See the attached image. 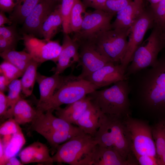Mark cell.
<instances>
[{"instance_id":"obj_1","label":"cell","mask_w":165,"mask_h":165,"mask_svg":"<svg viewBox=\"0 0 165 165\" xmlns=\"http://www.w3.org/2000/svg\"><path fill=\"white\" fill-rule=\"evenodd\" d=\"M152 66L129 77L130 95L137 111L149 119L165 116V49Z\"/></svg>"},{"instance_id":"obj_2","label":"cell","mask_w":165,"mask_h":165,"mask_svg":"<svg viewBox=\"0 0 165 165\" xmlns=\"http://www.w3.org/2000/svg\"><path fill=\"white\" fill-rule=\"evenodd\" d=\"M130 89L127 79L110 87L95 90L88 95L92 101L105 115L123 118L131 115Z\"/></svg>"},{"instance_id":"obj_3","label":"cell","mask_w":165,"mask_h":165,"mask_svg":"<svg viewBox=\"0 0 165 165\" xmlns=\"http://www.w3.org/2000/svg\"><path fill=\"white\" fill-rule=\"evenodd\" d=\"M37 110V115L31 122V129L46 139L51 147L52 155L62 143L84 133L78 126L55 116L52 110H48L45 113Z\"/></svg>"},{"instance_id":"obj_4","label":"cell","mask_w":165,"mask_h":165,"mask_svg":"<svg viewBox=\"0 0 165 165\" xmlns=\"http://www.w3.org/2000/svg\"><path fill=\"white\" fill-rule=\"evenodd\" d=\"M94 138L98 144L116 150L125 160L138 165L131 151L122 118L104 114Z\"/></svg>"},{"instance_id":"obj_5","label":"cell","mask_w":165,"mask_h":165,"mask_svg":"<svg viewBox=\"0 0 165 165\" xmlns=\"http://www.w3.org/2000/svg\"><path fill=\"white\" fill-rule=\"evenodd\" d=\"M99 88L89 81L78 76H65L64 80L53 95L46 101L37 104L36 109L44 112L54 111L63 104H70L80 100Z\"/></svg>"},{"instance_id":"obj_6","label":"cell","mask_w":165,"mask_h":165,"mask_svg":"<svg viewBox=\"0 0 165 165\" xmlns=\"http://www.w3.org/2000/svg\"><path fill=\"white\" fill-rule=\"evenodd\" d=\"M97 144L93 136L84 133L59 145L52 156L53 163L90 165L92 152Z\"/></svg>"},{"instance_id":"obj_7","label":"cell","mask_w":165,"mask_h":165,"mask_svg":"<svg viewBox=\"0 0 165 165\" xmlns=\"http://www.w3.org/2000/svg\"><path fill=\"white\" fill-rule=\"evenodd\" d=\"M152 28L149 37L134 52L126 70V79L131 74L155 64L159 53L165 49L162 29L155 24Z\"/></svg>"},{"instance_id":"obj_8","label":"cell","mask_w":165,"mask_h":165,"mask_svg":"<svg viewBox=\"0 0 165 165\" xmlns=\"http://www.w3.org/2000/svg\"><path fill=\"white\" fill-rule=\"evenodd\" d=\"M122 121L133 154L157 159L151 126L147 121L133 118L131 115L122 118Z\"/></svg>"},{"instance_id":"obj_9","label":"cell","mask_w":165,"mask_h":165,"mask_svg":"<svg viewBox=\"0 0 165 165\" xmlns=\"http://www.w3.org/2000/svg\"><path fill=\"white\" fill-rule=\"evenodd\" d=\"M130 28L111 29L100 34L92 43L110 61L121 64L127 46Z\"/></svg>"},{"instance_id":"obj_10","label":"cell","mask_w":165,"mask_h":165,"mask_svg":"<svg viewBox=\"0 0 165 165\" xmlns=\"http://www.w3.org/2000/svg\"><path fill=\"white\" fill-rule=\"evenodd\" d=\"M114 15L101 9L86 12L81 28L73 39L78 43L93 41L101 33L112 29L111 21Z\"/></svg>"},{"instance_id":"obj_11","label":"cell","mask_w":165,"mask_h":165,"mask_svg":"<svg viewBox=\"0 0 165 165\" xmlns=\"http://www.w3.org/2000/svg\"><path fill=\"white\" fill-rule=\"evenodd\" d=\"M155 24L152 10L144 9L130 28L126 50L121 64L126 68L133 55L141 45L147 31L152 28Z\"/></svg>"},{"instance_id":"obj_12","label":"cell","mask_w":165,"mask_h":165,"mask_svg":"<svg viewBox=\"0 0 165 165\" xmlns=\"http://www.w3.org/2000/svg\"><path fill=\"white\" fill-rule=\"evenodd\" d=\"M22 39L28 52L38 64L48 61L56 63L62 49L58 42L40 39L26 33L23 34Z\"/></svg>"},{"instance_id":"obj_13","label":"cell","mask_w":165,"mask_h":165,"mask_svg":"<svg viewBox=\"0 0 165 165\" xmlns=\"http://www.w3.org/2000/svg\"><path fill=\"white\" fill-rule=\"evenodd\" d=\"M79 45L78 65L82 68L78 76L85 79L93 72L110 62L102 55L94 45L89 42L78 43Z\"/></svg>"},{"instance_id":"obj_14","label":"cell","mask_w":165,"mask_h":165,"mask_svg":"<svg viewBox=\"0 0 165 165\" xmlns=\"http://www.w3.org/2000/svg\"><path fill=\"white\" fill-rule=\"evenodd\" d=\"M125 72L121 64L110 62L85 79L100 88L126 79Z\"/></svg>"},{"instance_id":"obj_15","label":"cell","mask_w":165,"mask_h":165,"mask_svg":"<svg viewBox=\"0 0 165 165\" xmlns=\"http://www.w3.org/2000/svg\"><path fill=\"white\" fill-rule=\"evenodd\" d=\"M57 5L54 0H41L23 23V28L26 33L41 35L43 23Z\"/></svg>"},{"instance_id":"obj_16","label":"cell","mask_w":165,"mask_h":165,"mask_svg":"<svg viewBox=\"0 0 165 165\" xmlns=\"http://www.w3.org/2000/svg\"><path fill=\"white\" fill-rule=\"evenodd\" d=\"M64 34L61 50L54 70L55 74L59 75L79 61V44L68 34Z\"/></svg>"},{"instance_id":"obj_17","label":"cell","mask_w":165,"mask_h":165,"mask_svg":"<svg viewBox=\"0 0 165 165\" xmlns=\"http://www.w3.org/2000/svg\"><path fill=\"white\" fill-rule=\"evenodd\" d=\"M90 165H136L124 159L116 150L97 144L91 154Z\"/></svg>"},{"instance_id":"obj_18","label":"cell","mask_w":165,"mask_h":165,"mask_svg":"<svg viewBox=\"0 0 165 165\" xmlns=\"http://www.w3.org/2000/svg\"><path fill=\"white\" fill-rule=\"evenodd\" d=\"M18 156L23 164L37 163L51 165L53 163L48 147L39 141L35 142L24 148Z\"/></svg>"},{"instance_id":"obj_19","label":"cell","mask_w":165,"mask_h":165,"mask_svg":"<svg viewBox=\"0 0 165 165\" xmlns=\"http://www.w3.org/2000/svg\"><path fill=\"white\" fill-rule=\"evenodd\" d=\"M104 115L91 101V103L77 120L75 125L84 133L94 137L101 125Z\"/></svg>"},{"instance_id":"obj_20","label":"cell","mask_w":165,"mask_h":165,"mask_svg":"<svg viewBox=\"0 0 165 165\" xmlns=\"http://www.w3.org/2000/svg\"><path fill=\"white\" fill-rule=\"evenodd\" d=\"M145 9L143 0H133L124 8L116 13L112 29L130 28Z\"/></svg>"},{"instance_id":"obj_21","label":"cell","mask_w":165,"mask_h":165,"mask_svg":"<svg viewBox=\"0 0 165 165\" xmlns=\"http://www.w3.org/2000/svg\"><path fill=\"white\" fill-rule=\"evenodd\" d=\"M91 103L88 95L82 99L68 105L64 108H56L55 114L57 117L72 124H76L82 115Z\"/></svg>"},{"instance_id":"obj_22","label":"cell","mask_w":165,"mask_h":165,"mask_svg":"<svg viewBox=\"0 0 165 165\" xmlns=\"http://www.w3.org/2000/svg\"><path fill=\"white\" fill-rule=\"evenodd\" d=\"M64 77L55 73L50 76H46L37 73L36 81L39 85L40 94L37 104L48 101L60 87Z\"/></svg>"},{"instance_id":"obj_23","label":"cell","mask_w":165,"mask_h":165,"mask_svg":"<svg viewBox=\"0 0 165 165\" xmlns=\"http://www.w3.org/2000/svg\"><path fill=\"white\" fill-rule=\"evenodd\" d=\"M62 24L60 6L58 5L43 23L41 35L44 39L51 40L57 33L60 26H62Z\"/></svg>"},{"instance_id":"obj_24","label":"cell","mask_w":165,"mask_h":165,"mask_svg":"<svg viewBox=\"0 0 165 165\" xmlns=\"http://www.w3.org/2000/svg\"><path fill=\"white\" fill-rule=\"evenodd\" d=\"M37 114V109H34L25 100L21 98L14 107L13 117L19 125L32 122Z\"/></svg>"},{"instance_id":"obj_25","label":"cell","mask_w":165,"mask_h":165,"mask_svg":"<svg viewBox=\"0 0 165 165\" xmlns=\"http://www.w3.org/2000/svg\"><path fill=\"white\" fill-rule=\"evenodd\" d=\"M41 0H19L9 16L14 24L24 23L25 19Z\"/></svg>"},{"instance_id":"obj_26","label":"cell","mask_w":165,"mask_h":165,"mask_svg":"<svg viewBox=\"0 0 165 165\" xmlns=\"http://www.w3.org/2000/svg\"><path fill=\"white\" fill-rule=\"evenodd\" d=\"M0 56L4 60L10 63L23 73L33 60L28 52L15 50L6 51L0 53Z\"/></svg>"},{"instance_id":"obj_27","label":"cell","mask_w":165,"mask_h":165,"mask_svg":"<svg viewBox=\"0 0 165 165\" xmlns=\"http://www.w3.org/2000/svg\"><path fill=\"white\" fill-rule=\"evenodd\" d=\"M38 64L33 59L26 68L20 79L22 92L26 97L30 96L32 93Z\"/></svg>"},{"instance_id":"obj_28","label":"cell","mask_w":165,"mask_h":165,"mask_svg":"<svg viewBox=\"0 0 165 165\" xmlns=\"http://www.w3.org/2000/svg\"><path fill=\"white\" fill-rule=\"evenodd\" d=\"M25 142L26 140L22 130L12 135L9 141L4 145L5 165L9 159L15 156Z\"/></svg>"},{"instance_id":"obj_29","label":"cell","mask_w":165,"mask_h":165,"mask_svg":"<svg viewBox=\"0 0 165 165\" xmlns=\"http://www.w3.org/2000/svg\"><path fill=\"white\" fill-rule=\"evenodd\" d=\"M8 93L7 96V111L5 119L13 118V112L15 106L21 98V91L20 79H18L12 81L8 87Z\"/></svg>"},{"instance_id":"obj_30","label":"cell","mask_w":165,"mask_h":165,"mask_svg":"<svg viewBox=\"0 0 165 165\" xmlns=\"http://www.w3.org/2000/svg\"><path fill=\"white\" fill-rule=\"evenodd\" d=\"M86 8L81 0H75L71 15V33H76L80 29L86 12Z\"/></svg>"},{"instance_id":"obj_31","label":"cell","mask_w":165,"mask_h":165,"mask_svg":"<svg viewBox=\"0 0 165 165\" xmlns=\"http://www.w3.org/2000/svg\"><path fill=\"white\" fill-rule=\"evenodd\" d=\"M151 127L159 162L165 149V122H159Z\"/></svg>"},{"instance_id":"obj_32","label":"cell","mask_w":165,"mask_h":165,"mask_svg":"<svg viewBox=\"0 0 165 165\" xmlns=\"http://www.w3.org/2000/svg\"><path fill=\"white\" fill-rule=\"evenodd\" d=\"M75 0H62L59 5L62 19V26L64 34H69L70 32V17L72 9Z\"/></svg>"},{"instance_id":"obj_33","label":"cell","mask_w":165,"mask_h":165,"mask_svg":"<svg viewBox=\"0 0 165 165\" xmlns=\"http://www.w3.org/2000/svg\"><path fill=\"white\" fill-rule=\"evenodd\" d=\"M0 74L3 75L11 82L22 76L23 73L13 64L4 60L0 65Z\"/></svg>"},{"instance_id":"obj_34","label":"cell","mask_w":165,"mask_h":165,"mask_svg":"<svg viewBox=\"0 0 165 165\" xmlns=\"http://www.w3.org/2000/svg\"><path fill=\"white\" fill-rule=\"evenodd\" d=\"M154 17L155 24L162 29L165 26V0L151 5Z\"/></svg>"},{"instance_id":"obj_35","label":"cell","mask_w":165,"mask_h":165,"mask_svg":"<svg viewBox=\"0 0 165 165\" xmlns=\"http://www.w3.org/2000/svg\"><path fill=\"white\" fill-rule=\"evenodd\" d=\"M133 0H107L104 11L115 15Z\"/></svg>"},{"instance_id":"obj_36","label":"cell","mask_w":165,"mask_h":165,"mask_svg":"<svg viewBox=\"0 0 165 165\" xmlns=\"http://www.w3.org/2000/svg\"><path fill=\"white\" fill-rule=\"evenodd\" d=\"M0 127V134L2 136L13 135L22 130L19 125L13 118H9Z\"/></svg>"},{"instance_id":"obj_37","label":"cell","mask_w":165,"mask_h":165,"mask_svg":"<svg viewBox=\"0 0 165 165\" xmlns=\"http://www.w3.org/2000/svg\"><path fill=\"white\" fill-rule=\"evenodd\" d=\"M0 37L13 40L18 41L19 37L15 24L9 26L0 27Z\"/></svg>"},{"instance_id":"obj_38","label":"cell","mask_w":165,"mask_h":165,"mask_svg":"<svg viewBox=\"0 0 165 165\" xmlns=\"http://www.w3.org/2000/svg\"><path fill=\"white\" fill-rule=\"evenodd\" d=\"M138 164L140 165H159L158 159L147 155H133Z\"/></svg>"},{"instance_id":"obj_39","label":"cell","mask_w":165,"mask_h":165,"mask_svg":"<svg viewBox=\"0 0 165 165\" xmlns=\"http://www.w3.org/2000/svg\"><path fill=\"white\" fill-rule=\"evenodd\" d=\"M17 41L0 37V53L6 51L15 50Z\"/></svg>"},{"instance_id":"obj_40","label":"cell","mask_w":165,"mask_h":165,"mask_svg":"<svg viewBox=\"0 0 165 165\" xmlns=\"http://www.w3.org/2000/svg\"><path fill=\"white\" fill-rule=\"evenodd\" d=\"M107 0H82V2L86 8L91 7L95 9L104 10Z\"/></svg>"},{"instance_id":"obj_41","label":"cell","mask_w":165,"mask_h":165,"mask_svg":"<svg viewBox=\"0 0 165 165\" xmlns=\"http://www.w3.org/2000/svg\"><path fill=\"white\" fill-rule=\"evenodd\" d=\"M16 4L13 0H0V11L5 13L12 12Z\"/></svg>"},{"instance_id":"obj_42","label":"cell","mask_w":165,"mask_h":165,"mask_svg":"<svg viewBox=\"0 0 165 165\" xmlns=\"http://www.w3.org/2000/svg\"><path fill=\"white\" fill-rule=\"evenodd\" d=\"M7 111V96L4 92L0 91V115L4 118Z\"/></svg>"},{"instance_id":"obj_43","label":"cell","mask_w":165,"mask_h":165,"mask_svg":"<svg viewBox=\"0 0 165 165\" xmlns=\"http://www.w3.org/2000/svg\"><path fill=\"white\" fill-rule=\"evenodd\" d=\"M10 82L2 75H0V91L4 92L8 90V86Z\"/></svg>"},{"instance_id":"obj_44","label":"cell","mask_w":165,"mask_h":165,"mask_svg":"<svg viewBox=\"0 0 165 165\" xmlns=\"http://www.w3.org/2000/svg\"><path fill=\"white\" fill-rule=\"evenodd\" d=\"M12 22L9 18H8L6 16L5 12L0 11V26H3L5 24H8L11 25Z\"/></svg>"},{"instance_id":"obj_45","label":"cell","mask_w":165,"mask_h":165,"mask_svg":"<svg viewBox=\"0 0 165 165\" xmlns=\"http://www.w3.org/2000/svg\"><path fill=\"white\" fill-rule=\"evenodd\" d=\"M0 165H5L4 147L1 139H0Z\"/></svg>"},{"instance_id":"obj_46","label":"cell","mask_w":165,"mask_h":165,"mask_svg":"<svg viewBox=\"0 0 165 165\" xmlns=\"http://www.w3.org/2000/svg\"><path fill=\"white\" fill-rule=\"evenodd\" d=\"M5 165H23L21 161H19L15 156L9 159L6 161Z\"/></svg>"},{"instance_id":"obj_47","label":"cell","mask_w":165,"mask_h":165,"mask_svg":"<svg viewBox=\"0 0 165 165\" xmlns=\"http://www.w3.org/2000/svg\"><path fill=\"white\" fill-rule=\"evenodd\" d=\"M159 165H165V149L159 161Z\"/></svg>"},{"instance_id":"obj_48","label":"cell","mask_w":165,"mask_h":165,"mask_svg":"<svg viewBox=\"0 0 165 165\" xmlns=\"http://www.w3.org/2000/svg\"><path fill=\"white\" fill-rule=\"evenodd\" d=\"M150 2L151 5L156 4L162 0H147Z\"/></svg>"},{"instance_id":"obj_49","label":"cell","mask_w":165,"mask_h":165,"mask_svg":"<svg viewBox=\"0 0 165 165\" xmlns=\"http://www.w3.org/2000/svg\"><path fill=\"white\" fill-rule=\"evenodd\" d=\"M163 37L165 39V32H163Z\"/></svg>"},{"instance_id":"obj_50","label":"cell","mask_w":165,"mask_h":165,"mask_svg":"<svg viewBox=\"0 0 165 165\" xmlns=\"http://www.w3.org/2000/svg\"><path fill=\"white\" fill-rule=\"evenodd\" d=\"M162 30L163 31L165 32V26L162 28Z\"/></svg>"},{"instance_id":"obj_51","label":"cell","mask_w":165,"mask_h":165,"mask_svg":"<svg viewBox=\"0 0 165 165\" xmlns=\"http://www.w3.org/2000/svg\"><path fill=\"white\" fill-rule=\"evenodd\" d=\"M13 1H14L15 2H16V3H17L19 0H13Z\"/></svg>"},{"instance_id":"obj_52","label":"cell","mask_w":165,"mask_h":165,"mask_svg":"<svg viewBox=\"0 0 165 165\" xmlns=\"http://www.w3.org/2000/svg\"></svg>"}]
</instances>
